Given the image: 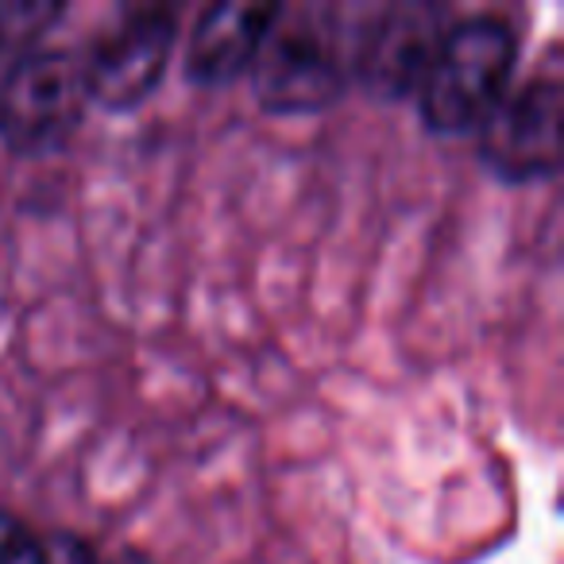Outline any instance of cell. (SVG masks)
Returning a JSON list of instances; mask_svg holds the SVG:
<instances>
[{
    "instance_id": "obj_9",
    "label": "cell",
    "mask_w": 564,
    "mask_h": 564,
    "mask_svg": "<svg viewBox=\"0 0 564 564\" xmlns=\"http://www.w3.org/2000/svg\"><path fill=\"white\" fill-rule=\"evenodd\" d=\"M112 564H151V556H143V553H135V549H124V553L117 556Z\"/></svg>"
},
{
    "instance_id": "obj_3",
    "label": "cell",
    "mask_w": 564,
    "mask_h": 564,
    "mask_svg": "<svg viewBox=\"0 0 564 564\" xmlns=\"http://www.w3.org/2000/svg\"><path fill=\"white\" fill-rule=\"evenodd\" d=\"M256 97L271 112L325 109L345 89L333 32L317 12H279L256 51Z\"/></svg>"
},
{
    "instance_id": "obj_6",
    "label": "cell",
    "mask_w": 564,
    "mask_h": 564,
    "mask_svg": "<svg viewBox=\"0 0 564 564\" xmlns=\"http://www.w3.org/2000/svg\"><path fill=\"white\" fill-rule=\"evenodd\" d=\"M437 40V9H422V4L387 9L360 40V55H356L360 78L383 97L410 94L422 86Z\"/></svg>"
},
{
    "instance_id": "obj_4",
    "label": "cell",
    "mask_w": 564,
    "mask_h": 564,
    "mask_svg": "<svg viewBox=\"0 0 564 564\" xmlns=\"http://www.w3.org/2000/svg\"><path fill=\"white\" fill-rule=\"evenodd\" d=\"M564 94L556 78H533L484 120V159L510 182L545 178L561 166Z\"/></svg>"
},
{
    "instance_id": "obj_1",
    "label": "cell",
    "mask_w": 564,
    "mask_h": 564,
    "mask_svg": "<svg viewBox=\"0 0 564 564\" xmlns=\"http://www.w3.org/2000/svg\"><path fill=\"white\" fill-rule=\"evenodd\" d=\"M514 32L499 17H468L441 32L422 78V117L433 132L479 128L502 101L514 70Z\"/></svg>"
},
{
    "instance_id": "obj_5",
    "label": "cell",
    "mask_w": 564,
    "mask_h": 564,
    "mask_svg": "<svg viewBox=\"0 0 564 564\" xmlns=\"http://www.w3.org/2000/svg\"><path fill=\"white\" fill-rule=\"evenodd\" d=\"M174 47V12L143 9L128 17L112 35H105L89 55L82 82L86 97L101 101L105 109H135L148 101L166 70Z\"/></svg>"
},
{
    "instance_id": "obj_7",
    "label": "cell",
    "mask_w": 564,
    "mask_h": 564,
    "mask_svg": "<svg viewBox=\"0 0 564 564\" xmlns=\"http://www.w3.org/2000/svg\"><path fill=\"white\" fill-rule=\"evenodd\" d=\"M279 4H256V0H220L202 12L194 28V40L186 51L189 78L205 86L240 78L256 58L267 28L279 17Z\"/></svg>"
},
{
    "instance_id": "obj_8",
    "label": "cell",
    "mask_w": 564,
    "mask_h": 564,
    "mask_svg": "<svg viewBox=\"0 0 564 564\" xmlns=\"http://www.w3.org/2000/svg\"><path fill=\"white\" fill-rule=\"evenodd\" d=\"M0 564H47V549L17 514L0 510Z\"/></svg>"
},
{
    "instance_id": "obj_2",
    "label": "cell",
    "mask_w": 564,
    "mask_h": 564,
    "mask_svg": "<svg viewBox=\"0 0 564 564\" xmlns=\"http://www.w3.org/2000/svg\"><path fill=\"white\" fill-rule=\"evenodd\" d=\"M82 105V66L66 51H28L0 82V140L17 155H51L74 135Z\"/></svg>"
}]
</instances>
